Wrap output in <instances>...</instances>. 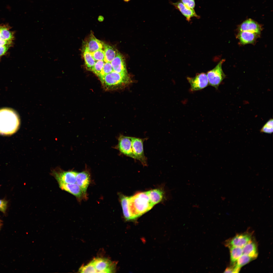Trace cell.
I'll use <instances>...</instances> for the list:
<instances>
[{
	"instance_id": "cell-1",
	"label": "cell",
	"mask_w": 273,
	"mask_h": 273,
	"mask_svg": "<svg viewBox=\"0 0 273 273\" xmlns=\"http://www.w3.org/2000/svg\"><path fill=\"white\" fill-rule=\"evenodd\" d=\"M128 201L131 220L140 216L154 206L150 201L147 191L139 192L128 197Z\"/></svg>"
},
{
	"instance_id": "cell-2",
	"label": "cell",
	"mask_w": 273,
	"mask_h": 273,
	"mask_svg": "<svg viewBox=\"0 0 273 273\" xmlns=\"http://www.w3.org/2000/svg\"><path fill=\"white\" fill-rule=\"evenodd\" d=\"M20 120L16 112L7 108L0 109V134L11 135L18 130Z\"/></svg>"
},
{
	"instance_id": "cell-3",
	"label": "cell",
	"mask_w": 273,
	"mask_h": 273,
	"mask_svg": "<svg viewBox=\"0 0 273 273\" xmlns=\"http://www.w3.org/2000/svg\"><path fill=\"white\" fill-rule=\"evenodd\" d=\"M100 80L104 89L107 91L122 88L132 82L128 74H121L114 71L105 75Z\"/></svg>"
},
{
	"instance_id": "cell-4",
	"label": "cell",
	"mask_w": 273,
	"mask_h": 273,
	"mask_svg": "<svg viewBox=\"0 0 273 273\" xmlns=\"http://www.w3.org/2000/svg\"><path fill=\"white\" fill-rule=\"evenodd\" d=\"M14 39V33L8 25L0 24V57L11 47Z\"/></svg>"
},
{
	"instance_id": "cell-5",
	"label": "cell",
	"mask_w": 273,
	"mask_h": 273,
	"mask_svg": "<svg viewBox=\"0 0 273 273\" xmlns=\"http://www.w3.org/2000/svg\"><path fill=\"white\" fill-rule=\"evenodd\" d=\"M224 61V59L221 60L215 67L208 71L206 74L209 84L216 89H218L219 85L226 77L222 67Z\"/></svg>"
},
{
	"instance_id": "cell-6",
	"label": "cell",
	"mask_w": 273,
	"mask_h": 273,
	"mask_svg": "<svg viewBox=\"0 0 273 273\" xmlns=\"http://www.w3.org/2000/svg\"><path fill=\"white\" fill-rule=\"evenodd\" d=\"M132 146L135 159L139 161L144 166L147 164V159L144 151L143 143L145 139L131 137Z\"/></svg>"
},
{
	"instance_id": "cell-7",
	"label": "cell",
	"mask_w": 273,
	"mask_h": 273,
	"mask_svg": "<svg viewBox=\"0 0 273 273\" xmlns=\"http://www.w3.org/2000/svg\"><path fill=\"white\" fill-rule=\"evenodd\" d=\"M187 79L190 84V91L191 92L201 90L209 84L207 74L204 73H197L194 77H188Z\"/></svg>"
},
{
	"instance_id": "cell-8",
	"label": "cell",
	"mask_w": 273,
	"mask_h": 273,
	"mask_svg": "<svg viewBox=\"0 0 273 273\" xmlns=\"http://www.w3.org/2000/svg\"><path fill=\"white\" fill-rule=\"evenodd\" d=\"M77 172L73 171H64L61 170L53 171L52 174L58 184H73L76 183Z\"/></svg>"
},
{
	"instance_id": "cell-9",
	"label": "cell",
	"mask_w": 273,
	"mask_h": 273,
	"mask_svg": "<svg viewBox=\"0 0 273 273\" xmlns=\"http://www.w3.org/2000/svg\"><path fill=\"white\" fill-rule=\"evenodd\" d=\"M118 142L117 149L125 155L135 159L132 149L131 137L121 135L118 138Z\"/></svg>"
},
{
	"instance_id": "cell-10",
	"label": "cell",
	"mask_w": 273,
	"mask_h": 273,
	"mask_svg": "<svg viewBox=\"0 0 273 273\" xmlns=\"http://www.w3.org/2000/svg\"><path fill=\"white\" fill-rule=\"evenodd\" d=\"M92 261L97 272H112L114 270L116 265L115 263L105 258H96Z\"/></svg>"
},
{
	"instance_id": "cell-11",
	"label": "cell",
	"mask_w": 273,
	"mask_h": 273,
	"mask_svg": "<svg viewBox=\"0 0 273 273\" xmlns=\"http://www.w3.org/2000/svg\"><path fill=\"white\" fill-rule=\"evenodd\" d=\"M251 238L252 234L248 233L238 234L229 241L226 244L228 247L233 246L242 248L251 240Z\"/></svg>"
},
{
	"instance_id": "cell-12",
	"label": "cell",
	"mask_w": 273,
	"mask_h": 273,
	"mask_svg": "<svg viewBox=\"0 0 273 273\" xmlns=\"http://www.w3.org/2000/svg\"><path fill=\"white\" fill-rule=\"evenodd\" d=\"M104 43L98 39L91 33L84 42L83 48L86 49L90 53L102 49Z\"/></svg>"
},
{
	"instance_id": "cell-13",
	"label": "cell",
	"mask_w": 273,
	"mask_h": 273,
	"mask_svg": "<svg viewBox=\"0 0 273 273\" xmlns=\"http://www.w3.org/2000/svg\"><path fill=\"white\" fill-rule=\"evenodd\" d=\"M170 4L178 10L186 17V20L188 21L191 20V18L194 17L198 18L200 16L196 13L194 9L190 8L185 5L180 1L175 3L170 2Z\"/></svg>"
},
{
	"instance_id": "cell-14",
	"label": "cell",
	"mask_w": 273,
	"mask_h": 273,
	"mask_svg": "<svg viewBox=\"0 0 273 273\" xmlns=\"http://www.w3.org/2000/svg\"><path fill=\"white\" fill-rule=\"evenodd\" d=\"M111 63L113 71L121 74H128L124 57L119 52H118Z\"/></svg>"
},
{
	"instance_id": "cell-15",
	"label": "cell",
	"mask_w": 273,
	"mask_h": 273,
	"mask_svg": "<svg viewBox=\"0 0 273 273\" xmlns=\"http://www.w3.org/2000/svg\"><path fill=\"white\" fill-rule=\"evenodd\" d=\"M240 31H246L260 34L262 28L260 25L255 21L250 19L243 22L239 26Z\"/></svg>"
},
{
	"instance_id": "cell-16",
	"label": "cell",
	"mask_w": 273,
	"mask_h": 273,
	"mask_svg": "<svg viewBox=\"0 0 273 273\" xmlns=\"http://www.w3.org/2000/svg\"><path fill=\"white\" fill-rule=\"evenodd\" d=\"M89 182L90 176L87 172L84 171L77 173L76 183L80 187L84 195L86 194Z\"/></svg>"
},
{
	"instance_id": "cell-17",
	"label": "cell",
	"mask_w": 273,
	"mask_h": 273,
	"mask_svg": "<svg viewBox=\"0 0 273 273\" xmlns=\"http://www.w3.org/2000/svg\"><path fill=\"white\" fill-rule=\"evenodd\" d=\"M60 188L73 195L77 198L81 199L83 195L82 191L79 186L76 183L69 184H59Z\"/></svg>"
},
{
	"instance_id": "cell-18",
	"label": "cell",
	"mask_w": 273,
	"mask_h": 273,
	"mask_svg": "<svg viewBox=\"0 0 273 273\" xmlns=\"http://www.w3.org/2000/svg\"><path fill=\"white\" fill-rule=\"evenodd\" d=\"M259 35L248 31H240L238 36L240 43L245 44L254 42Z\"/></svg>"
},
{
	"instance_id": "cell-19",
	"label": "cell",
	"mask_w": 273,
	"mask_h": 273,
	"mask_svg": "<svg viewBox=\"0 0 273 273\" xmlns=\"http://www.w3.org/2000/svg\"><path fill=\"white\" fill-rule=\"evenodd\" d=\"M243 254L247 255L254 259L256 258L258 255L257 245L251 240L242 248Z\"/></svg>"
},
{
	"instance_id": "cell-20",
	"label": "cell",
	"mask_w": 273,
	"mask_h": 273,
	"mask_svg": "<svg viewBox=\"0 0 273 273\" xmlns=\"http://www.w3.org/2000/svg\"><path fill=\"white\" fill-rule=\"evenodd\" d=\"M151 203L154 206L162 200L164 193L159 189H154L147 191Z\"/></svg>"
},
{
	"instance_id": "cell-21",
	"label": "cell",
	"mask_w": 273,
	"mask_h": 273,
	"mask_svg": "<svg viewBox=\"0 0 273 273\" xmlns=\"http://www.w3.org/2000/svg\"><path fill=\"white\" fill-rule=\"evenodd\" d=\"M103 48L105 55L104 61L111 62L115 57L118 51L114 47L104 43Z\"/></svg>"
},
{
	"instance_id": "cell-22",
	"label": "cell",
	"mask_w": 273,
	"mask_h": 273,
	"mask_svg": "<svg viewBox=\"0 0 273 273\" xmlns=\"http://www.w3.org/2000/svg\"><path fill=\"white\" fill-rule=\"evenodd\" d=\"M82 51L86 68L87 70L91 71L96 61L93 58L91 53L86 49L83 48Z\"/></svg>"
},
{
	"instance_id": "cell-23",
	"label": "cell",
	"mask_w": 273,
	"mask_h": 273,
	"mask_svg": "<svg viewBox=\"0 0 273 273\" xmlns=\"http://www.w3.org/2000/svg\"><path fill=\"white\" fill-rule=\"evenodd\" d=\"M229 247L230 249L231 262L233 264L243 254L242 248L240 247L233 246Z\"/></svg>"
},
{
	"instance_id": "cell-24",
	"label": "cell",
	"mask_w": 273,
	"mask_h": 273,
	"mask_svg": "<svg viewBox=\"0 0 273 273\" xmlns=\"http://www.w3.org/2000/svg\"><path fill=\"white\" fill-rule=\"evenodd\" d=\"M121 202L124 216L127 220H131L128 201V197L123 196L121 199Z\"/></svg>"
},
{
	"instance_id": "cell-25",
	"label": "cell",
	"mask_w": 273,
	"mask_h": 273,
	"mask_svg": "<svg viewBox=\"0 0 273 273\" xmlns=\"http://www.w3.org/2000/svg\"><path fill=\"white\" fill-rule=\"evenodd\" d=\"M254 259L249 256L243 254L237 260L236 262L233 264L236 269L239 271L241 268L249 263Z\"/></svg>"
},
{
	"instance_id": "cell-26",
	"label": "cell",
	"mask_w": 273,
	"mask_h": 273,
	"mask_svg": "<svg viewBox=\"0 0 273 273\" xmlns=\"http://www.w3.org/2000/svg\"><path fill=\"white\" fill-rule=\"evenodd\" d=\"M113 71V70L111 62H105L103 69L98 77L100 80L105 75L110 73Z\"/></svg>"
},
{
	"instance_id": "cell-27",
	"label": "cell",
	"mask_w": 273,
	"mask_h": 273,
	"mask_svg": "<svg viewBox=\"0 0 273 273\" xmlns=\"http://www.w3.org/2000/svg\"><path fill=\"white\" fill-rule=\"evenodd\" d=\"M81 273H96L97 271L92 261L87 265L81 266L79 270Z\"/></svg>"
},
{
	"instance_id": "cell-28",
	"label": "cell",
	"mask_w": 273,
	"mask_h": 273,
	"mask_svg": "<svg viewBox=\"0 0 273 273\" xmlns=\"http://www.w3.org/2000/svg\"><path fill=\"white\" fill-rule=\"evenodd\" d=\"M105 63L103 60L96 61L91 71L98 76L102 71Z\"/></svg>"
},
{
	"instance_id": "cell-29",
	"label": "cell",
	"mask_w": 273,
	"mask_h": 273,
	"mask_svg": "<svg viewBox=\"0 0 273 273\" xmlns=\"http://www.w3.org/2000/svg\"><path fill=\"white\" fill-rule=\"evenodd\" d=\"M273 119H270L267 122L260 130V132L268 134L272 133L273 131Z\"/></svg>"
},
{
	"instance_id": "cell-30",
	"label": "cell",
	"mask_w": 273,
	"mask_h": 273,
	"mask_svg": "<svg viewBox=\"0 0 273 273\" xmlns=\"http://www.w3.org/2000/svg\"><path fill=\"white\" fill-rule=\"evenodd\" d=\"M94 60L96 61L103 60L105 59L104 50H100L91 53Z\"/></svg>"
},
{
	"instance_id": "cell-31",
	"label": "cell",
	"mask_w": 273,
	"mask_h": 273,
	"mask_svg": "<svg viewBox=\"0 0 273 273\" xmlns=\"http://www.w3.org/2000/svg\"><path fill=\"white\" fill-rule=\"evenodd\" d=\"M180 1L188 7L194 9L195 6V0H181Z\"/></svg>"
},
{
	"instance_id": "cell-32",
	"label": "cell",
	"mask_w": 273,
	"mask_h": 273,
	"mask_svg": "<svg viewBox=\"0 0 273 273\" xmlns=\"http://www.w3.org/2000/svg\"><path fill=\"white\" fill-rule=\"evenodd\" d=\"M7 202L4 200H0V211L5 213L7 208Z\"/></svg>"
},
{
	"instance_id": "cell-33",
	"label": "cell",
	"mask_w": 273,
	"mask_h": 273,
	"mask_svg": "<svg viewBox=\"0 0 273 273\" xmlns=\"http://www.w3.org/2000/svg\"><path fill=\"white\" fill-rule=\"evenodd\" d=\"M224 273H236L235 269L234 266L227 267L225 270Z\"/></svg>"
},
{
	"instance_id": "cell-34",
	"label": "cell",
	"mask_w": 273,
	"mask_h": 273,
	"mask_svg": "<svg viewBox=\"0 0 273 273\" xmlns=\"http://www.w3.org/2000/svg\"><path fill=\"white\" fill-rule=\"evenodd\" d=\"M104 19V18L101 15L99 16L98 18V20L100 21H103Z\"/></svg>"
},
{
	"instance_id": "cell-35",
	"label": "cell",
	"mask_w": 273,
	"mask_h": 273,
	"mask_svg": "<svg viewBox=\"0 0 273 273\" xmlns=\"http://www.w3.org/2000/svg\"><path fill=\"white\" fill-rule=\"evenodd\" d=\"M130 0H123V1L125 2H129Z\"/></svg>"
}]
</instances>
